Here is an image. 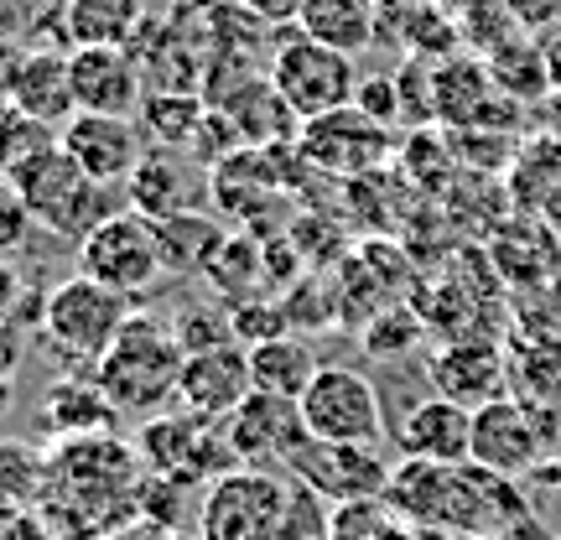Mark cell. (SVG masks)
<instances>
[{
    "instance_id": "obj_1",
    "label": "cell",
    "mask_w": 561,
    "mask_h": 540,
    "mask_svg": "<svg viewBox=\"0 0 561 540\" xmlns=\"http://www.w3.org/2000/svg\"><path fill=\"white\" fill-rule=\"evenodd\" d=\"M182 359H187V348L178 343L172 322H161L136 307L125 318V328L115 333V343L104 348V359L94 364V380L115 401V411L151 416V411H161L178 395Z\"/></svg>"
},
{
    "instance_id": "obj_2",
    "label": "cell",
    "mask_w": 561,
    "mask_h": 540,
    "mask_svg": "<svg viewBox=\"0 0 561 540\" xmlns=\"http://www.w3.org/2000/svg\"><path fill=\"white\" fill-rule=\"evenodd\" d=\"M5 177L16 182L21 198H26V208L37 214V229H47L53 240H68L73 250H79V244L89 240L110 214H115L110 198L121 193V187H104V182L89 177L79 161L62 151L58 140H53V146H42L37 157L16 161Z\"/></svg>"
},
{
    "instance_id": "obj_3",
    "label": "cell",
    "mask_w": 561,
    "mask_h": 540,
    "mask_svg": "<svg viewBox=\"0 0 561 540\" xmlns=\"http://www.w3.org/2000/svg\"><path fill=\"white\" fill-rule=\"evenodd\" d=\"M297 479L286 468H229L208 483L198 509L203 540H286Z\"/></svg>"
},
{
    "instance_id": "obj_4",
    "label": "cell",
    "mask_w": 561,
    "mask_h": 540,
    "mask_svg": "<svg viewBox=\"0 0 561 540\" xmlns=\"http://www.w3.org/2000/svg\"><path fill=\"white\" fill-rule=\"evenodd\" d=\"M130 312H136L130 297H121V291H110V286H100V280H89V276H68L47 291L37 333L47 338V348H53L62 364L94 369Z\"/></svg>"
},
{
    "instance_id": "obj_5",
    "label": "cell",
    "mask_w": 561,
    "mask_h": 540,
    "mask_svg": "<svg viewBox=\"0 0 561 540\" xmlns=\"http://www.w3.org/2000/svg\"><path fill=\"white\" fill-rule=\"evenodd\" d=\"M265 73L276 83V94L291 104L297 120H318V115H333L343 104H354L359 94V68H354V53H339L328 42L312 37H286L271 53Z\"/></svg>"
},
{
    "instance_id": "obj_6",
    "label": "cell",
    "mask_w": 561,
    "mask_h": 540,
    "mask_svg": "<svg viewBox=\"0 0 561 540\" xmlns=\"http://www.w3.org/2000/svg\"><path fill=\"white\" fill-rule=\"evenodd\" d=\"M297 411H301L307 437H318V441H364V447H380L390 437L380 390L354 364H322L318 375H312V384L301 390Z\"/></svg>"
},
{
    "instance_id": "obj_7",
    "label": "cell",
    "mask_w": 561,
    "mask_h": 540,
    "mask_svg": "<svg viewBox=\"0 0 561 540\" xmlns=\"http://www.w3.org/2000/svg\"><path fill=\"white\" fill-rule=\"evenodd\" d=\"M79 276L100 280L110 291L136 301L140 291H151L167 265H161V244H157V223L136 214V208H115L110 219L79 244Z\"/></svg>"
},
{
    "instance_id": "obj_8",
    "label": "cell",
    "mask_w": 561,
    "mask_h": 540,
    "mask_svg": "<svg viewBox=\"0 0 561 540\" xmlns=\"http://www.w3.org/2000/svg\"><path fill=\"white\" fill-rule=\"evenodd\" d=\"M286 473L297 483H307L318 499L328 504H348V499H385L390 489V462L380 447H364V441H318L307 437L286 458Z\"/></svg>"
},
{
    "instance_id": "obj_9",
    "label": "cell",
    "mask_w": 561,
    "mask_h": 540,
    "mask_svg": "<svg viewBox=\"0 0 561 540\" xmlns=\"http://www.w3.org/2000/svg\"><path fill=\"white\" fill-rule=\"evenodd\" d=\"M140 452L151 462V473H167V479H182V483H203V479L214 483L219 473L240 468L219 432V421H203L193 411L151 416L146 432H140Z\"/></svg>"
},
{
    "instance_id": "obj_10",
    "label": "cell",
    "mask_w": 561,
    "mask_h": 540,
    "mask_svg": "<svg viewBox=\"0 0 561 540\" xmlns=\"http://www.w3.org/2000/svg\"><path fill=\"white\" fill-rule=\"evenodd\" d=\"M297 151H301V161H312L322 172L359 177V172H375V166L396 151V140H390V125L369 120L359 104H343L333 115L301 120Z\"/></svg>"
},
{
    "instance_id": "obj_11",
    "label": "cell",
    "mask_w": 561,
    "mask_h": 540,
    "mask_svg": "<svg viewBox=\"0 0 561 540\" xmlns=\"http://www.w3.org/2000/svg\"><path fill=\"white\" fill-rule=\"evenodd\" d=\"M219 432H224V441H229L234 462H244V468H271V462L286 468V458L307 441L297 401L271 395V390H250V395L219 421Z\"/></svg>"
},
{
    "instance_id": "obj_12",
    "label": "cell",
    "mask_w": 561,
    "mask_h": 540,
    "mask_svg": "<svg viewBox=\"0 0 561 540\" xmlns=\"http://www.w3.org/2000/svg\"><path fill=\"white\" fill-rule=\"evenodd\" d=\"M58 146L104 187H125L136 161L146 157V136L130 115H89V110L68 115V125L58 130Z\"/></svg>"
},
{
    "instance_id": "obj_13",
    "label": "cell",
    "mask_w": 561,
    "mask_h": 540,
    "mask_svg": "<svg viewBox=\"0 0 561 540\" xmlns=\"http://www.w3.org/2000/svg\"><path fill=\"white\" fill-rule=\"evenodd\" d=\"M68 83L73 104L89 115H130L146 100V73L130 47H68Z\"/></svg>"
},
{
    "instance_id": "obj_14",
    "label": "cell",
    "mask_w": 561,
    "mask_h": 540,
    "mask_svg": "<svg viewBox=\"0 0 561 540\" xmlns=\"http://www.w3.org/2000/svg\"><path fill=\"white\" fill-rule=\"evenodd\" d=\"M390 441H396L401 458L462 468V462L473 458V411L432 390L426 401L405 405V416L390 426Z\"/></svg>"
},
{
    "instance_id": "obj_15",
    "label": "cell",
    "mask_w": 561,
    "mask_h": 540,
    "mask_svg": "<svg viewBox=\"0 0 561 540\" xmlns=\"http://www.w3.org/2000/svg\"><path fill=\"white\" fill-rule=\"evenodd\" d=\"M541 426H536V411L525 401L504 395V401H489L473 411V458L468 462H479L500 479H520L541 462Z\"/></svg>"
},
{
    "instance_id": "obj_16",
    "label": "cell",
    "mask_w": 561,
    "mask_h": 540,
    "mask_svg": "<svg viewBox=\"0 0 561 540\" xmlns=\"http://www.w3.org/2000/svg\"><path fill=\"white\" fill-rule=\"evenodd\" d=\"M255 390L250 380V354L240 343H219V348H198L182 359L178 375V411H193L203 421H224L234 405Z\"/></svg>"
},
{
    "instance_id": "obj_17",
    "label": "cell",
    "mask_w": 561,
    "mask_h": 540,
    "mask_svg": "<svg viewBox=\"0 0 561 540\" xmlns=\"http://www.w3.org/2000/svg\"><path fill=\"white\" fill-rule=\"evenodd\" d=\"M426 380H432L437 395L468 405V411H479V405L510 395V364H504V354L494 343L447 338L437 354H432V364H426Z\"/></svg>"
},
{
    "instance_id": "obj_18",
    "label": "cell",
    "mask_w": 561,
    "mask_h": 540,
    "mask_svg": "<svg viewBox=\"0 0 561 540\" xmlns=\"http://www.w3.org/2000/svg\"><path fill=\"white\" fill-rule=\"evenodd\" d=\"M437 120L453 125V130H500V115H515L520 104L504 100L489 62H473V58H447L437 62Z\"/></svg>"
},
{
    "instance_id": "obj_19",
    "label": "cell",
    "mask_w": 561,
    "mask_h": 540,
    "mask_svg": "<svg viewBox=\"0 0 561 540\" xmlns=\"http://www.w3.org/2000/svg\"><path fill=\"white\" fill-rule=\"evenodd\" d=\"M125 203L146 214V219H172V214H187V208H198V198L208 193V172H203L198 161L187 166L178 151H146L136 161V172L125 177Z\"/></svg>"
},
{
    "instance_id": "obj_20",
    "label": "cell",
    "mask_w": 561,
    "mask_h": 540,
    "mask_svg": "<svg viewBox=\"0 0 561 540\" xmlns=\"http://www.w3.org/2000/svg\"><path fill=\"white\" fill-rule=\"evenodd\" d=\"M5 104L21 110L26 120H42V125H53V130H62L68 115L79 110V104H73V83H68V53H62V47L21 53Z\"/></svg>"
},
{
    "instance_id": "obj_21",
    "label": "cell",
    "mask_w": 561,
    "mask_h": 540,
    "mask_svg": "<svg viewBox=\"0 0 561 540\" xmlns=\"http://www.w3.org/2000/svg\"><path fill=\"white\" fill-rule=\"evenodd\" d=\"M146 21V0H62V37L73 47H130Z\"/></svg>"
},
{
    "instance_id": "obj_22",
    "label": "cell",
    "mask_w": 561,
    "mask_h": 540,
    "mask_svg": "<svg viewBox=\"0 0 561 540\" xmlns=\"http://www.w3.org/2000/svg\"><path fill=\"white\" fill-rule=\"evenodd\" d=\"M250 354V380H255V390H271V395H286V401H301V390L312 384V375H318V348L307 338H297L291 328L286 333H276V338H261L244 348Z\"/></svg>"
},
{
    "instance_id": "obj_23",
    "label": "cell",
    "mask_w": 561,
    "mask_h": 540,
    "mask_svg": "<svg viewBox=\"0 0 561 540\" xmlns=\"http://www.w3.org/2000/svg\"><path fill=\"white\" fill-rule=\"evenodd\" d=\"M297 32L339 53H364L380 37V0H301Z\"/></svg>"
},
{
    "instance_id": "obj_24",
    "label": "cell",
    "mask_w": 561,
    "mask_h": 540,
    "mask_svg": "<svg viewBox=\"0 0 561 540\" xmlns=\"http://www.w3.org/2000/svg\"><path fill=\"white\" fill-rule=\"evenodd\" d=\"M110 421H115V401L100 390L94 369H73L68 380L53 384V395H47V426H53L62 441L110 432Z\"/></svg>"
},
{
    "instance_id": "obj_25",
    "label": "cell",
    "mask_w": 561,
    "mask_h": 540,
    "mask_svg": "<svg viewBox=\"0 0 561 540\" xmlns=\"http://www.w3.org/2000/svg\"><path fill=\"white\" fill-rule=\"evenodd\" d=\"M151 223H157V244H161L167 276H203V265L214 261V250L224 244L219 219H208L203 208H187V214L151 219Z\"/></svg>"
},
{
    "instance_id": "obj_26",
    "label": "cell",
    "mask_w": 561,
    "mask_h": 540,
    "mask_svg": "<svg viewBox=\"0 0 561 540\" xmlns=\"http://www.w3.org/2000/svg\"><path fill=\"white\" fill-rule=\"evenodd\" d=\"M203 94H187V89H146V100L136 110V125L146 140H157L161 151H187L193 136L203 125Z\"/></svg>"
},
{
    "instance_id": "obj_27",
    "label": "cell",
    "mask_w": 561,
    "mask_h": 540,
    "mask_svg": "<svg viewBox=\"0 0 561 540\" xmlns=\"http://www.w3.org/2000/svg\"><path fill=\"white\" fill-rule=\"evenodd\" d=\"M489 73L500 83L504 100L515 104H541L551 94V73H546V58H541V42L536 37H510L489 53Z\"/></svg>"
},
{
    "instance_id": "obj_28",
    "label": "cell",
    "mask_w": 561,
    "mask_h": 540,
    "mask_svg": "<svg viewBox=\"0 0 561 540\" xmlns=\"http://www.w3.org/2000/svg\"><path fill=\"white\" fill-rule=\"evenodd\" d=\"M261 276H265V255H261V240H255V234H240V240L224 234V244L214 250V261L203 265V280L219 286V297H229L234 307L261 297Z\"/></svg>"
},
{
    "instance_id": "obj_29",
    "label": "cell",
    "mask_w": 561,
    "mask_h": 540,
    "mask_svg": "<svg viewBox=\"0 0 561 540\" xmlns=\"http://www.w3.org/2000/svg\"><path fill=\"white\" fill-rule=\"evenodd\" d=\"M53 483V462L26 441H0V504H32Z\"/></svg>"
},
{
    "instance_id": "obj_30",
    "label": "cell",
    "mask_w": 561,
    "mask_h": 540,
    "mask_svg": "<svg viewBox=\"0 0 561 540\" xmlns=\"http://www.w3.org/2000/svg\"><path fill=\"white\" fill-rule=\"evenodd\" d=\"M390 504L385 499H348L333 504L328 515V540H390Z\"/></svg>"
},
{
    "instance_id": "obj_31",
    "label": "cell",
    "mask_w": 561,
    "mask_h": 540,
    "mask_svg": "<svg viewBox=\"0 0 561 540\" xmlns=\"http://www.w3.org/2000/svg\"><path fill=\"white\" fill-rule=\"evenodd\" d=\"M32 229H37V214L26 208L16 182L0 172V255H16L21 244L32 240Z\"/></svg>"
},
{
    "instance_id": "obj_32",
    "label": "cell",
    "mask_w": 561,
    "mask_h": 540,
    "mask_svg": "<svg viewBox=\"0 0 561 540\" xmlns=\"http://www.w3.org/2000/svg\"><path fill=\"white\" fill-rule=\"evenodd\" d=\"M354 104H359L369 120H380V125H396V120H401V89H396V79H359V94H354Z\"/></svg>"
},
{
    "instance_id": "obj_33",
    "label": "cell",
    "mask_w": 561,
    "mask_h": 540,
    "mask_svg": "<svg viewBox=\"0 0 561 540\" xmlns=\"http://www.w3.org/2000/svg\"><path fill=\"white\" fill-rule=\"evenodd\" d=\"M504 11H510V21L520 26L525 37H541L561 21V0H504Z\"/></svg>"
},
{
    "instance_id": "obj_34",
    "label": "cell",
    "mask_w": 561,
    "mask_h": 540,
    "mask_svg": "<svg viewBox=\"0 0 561 540\" xmlns=\"http://www.w3.org/2000/svg\"><path fill=\"white\" fill-rule=\"evenodd\" d=\"M26 276L16 271V261L11 255H0V318H11V322H21V307H26Z\"/></svg>"
},
{
    "instance_id": "obj_35",
    "label": "cell",
    "mask_w": 561,
    "mask_h": 540,
    "mask_svg": "<svg viewBox=\"0 0 561 540\" xmlns=\"http://www.w3.org/2000/svg\"><path fill=\"white\" fill-rule=\"evenodd\" d=\"M250 16H261L265 26H297L301 0H240Z\"/></svg>"
},
{
    "instance_id": "obj_36",
    "label": "cell",
    "mask_w": 561,
    "mask_h": 540,
    "mask_svg": "<svg viewBox=\"0 0 561 540\" xmlns=\"http://www.w3.org/2000/svg\"><path fill=\"white\" fill-rule=\"evenodd\" d=\"M21 369V322L0 318V380L11 384Z\"/></svg>"
},
{
    "instance_id": "obj_37",
    "label": "cell",
    "mask_w": 561,
    "mask_h": 540,
    "mask_svg": "<svg viewBox=\"0 0 561 540\" xmlns=\"http://www.w3.org/2000/svg\"><path fill=\"white\" fill-rule=\"evenodd\" d=\"M541 58H546V73H551V89H561V21L551 32H541Z\"/></svg>"
},
{
    "instance_id": "obj_38",
    "label": "cell",
    "mask_w": 561,
    "mask_h": 540,
    "mask_svg": "<svg viewBox=\"0 0 561 540\" xmlns=\"http://www.w3.org/2000/svg\"><path fill=\"white\" fill-rule=\"evenodd\" d=\"M536 110H541L546 136H551V140H561V89H551V94H546V100L536 104Z\"/></svg>"
},
{
    "instance_id": "obj_39",
    "label": "cell",
    "mask_w": 561,
    "mask_h": 540,
    "mask_svg": "<svg viewBox=\"0 0 561 540\" xmlns=\"http://www.w3.org/2000/svg\"><path fill=\"white\" fill-rule=\"evenodd\" d=\"M541 223H546V229H551V234H557V240H561V187H557V193H551V198H546V208H541Z\"/></svg>"
}]
</instances>
